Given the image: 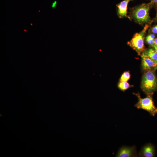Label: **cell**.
Returning <instances> with one entry per match:
<instances>
[{"label":"cell","instance_id":"6da1fadb","mask_svg":"<svg viewBox=\"0 0 157 157\" xmlns=\"http://www.w3.org/2000/svg\"><path fill=\"white\" fill-rule=\"evenodd\" d=\"M153 5L150 2L144 3L132 8V15L135 21L140 24L147 23L150 21L149 12Z\"/></svg>","mask_w":157,"mask_h":157},{"label":"cell","instance_id":"7a4b0ae2","mask_svg":"<svg viewBox=\"0 0 157 157\" xmlns=\"http://www.w3.org/2000/svg\"><path fill=\"white\" fill-rule=\"evenodd\" d=\"M141 88L147 94H152L157 88V79L154 73L148 70L144 74L141 81Z\"/></svg>","mask_w":157,"mask_h":157},{"label":"cell","instance_id":"3957f363","mask_svg":"<svg viewBox=\"0 0 157 157\" xmlns=\"http://www.w3.org/2000/svg\"><path fill=\"white\" fill-rule=\"evenodd\" d=\"M138 98V101L135 105V106L138 109H142L146 110L153 116L157 113V108L154 104L151 94H147V97L142 98L140 96V93H135Z\"/></svg>","mask_w":157,"mask_h":157},{"label":"cell","instance_id":"277c9868","mask_svg":"<svg viewBox=\"0 0 157 157\" xmlns=\"http://www.w3.org/2000/svg\"><path fill=\"white\" fill-rule=\"evenodd\" d=\"M149 26L146 25L140 32L136 33L128 44L140 55L144 50V39L146 32Z\"/></svg>","mask_w":157,"mask_h":157},{"label":"cell","instance_id":"5b68a950","mask_svg":"<svg viewBox=\"0 0 157 157\" xmlns=\"http://www.w3.org/2000/svg\"><path fill=\"white\" fill-rule=\"evenodd\" d=\"M116 156L117 157H138L136 147L134 146L131 147L123 146L118 150Z\"/></svg>","mask_w":157,"mask_h":157},{"label":"cell","instance_id":"8992f818","mask_svg":"<svg viewBox=\"0 0 157 157\" xmlns=\"http://www.w3.org/2000/svg\"><path fill=\"white\" fill-rule=\"evenodd\" d=\"M141 157H154L155 155V148L151 143L147 144L143 146L138 154Z\"/></svg>","mask_w":157,"mask_h":157},{"label":"cell","instance_id":"52a82bcc","mask_svg":"<svg viewBox=\"0 0 157 157\" xmlns=\"http://www.w3.org/2000/svg\"><path fill=\"white\" fill-rule=\"evenodd\" d=\"M133 0H124L117 5V13L119 17L127 16L128 5L130 1Z\"/></svg>","mask_w":157,"mask_h":157},{"label":"cell","instance_id":"ba28073f","mask_svg":"<svg viewBox=\"0 0 157 157\" xmlns=\"http://www.w3.org/2000/svg\"><path fill=\"white\" fill-rule=\"evenodd\" d=\"M141 55L142 65L144 70H149L156 65V63L155 61L147 56L143 53Z\"/></svg>","mask_w":157,"mask_h":157},{"label":"cell","instance_id":"9c48e42d","mask_svg":"<svg viewBox=\"0 0 157 157\" xmlns=\"http://www.w3.org/2000/svg\"><path fill=\"white\" fill-rule=\"evenodd\" d=\"M147 56L154 61L157 60V53L152 49H149L143 53Z\"/></svg>","mask_w":157,"mask_h":157},{"label":"cell","instance_id":"30bf717a","mask_svg":"<svg viewBox=\"0 0 157 157\" xmlns=\"http://www.w3.org/2000/svg\"><path fill=\"white\" fill-rule=\"evenodd\" d=\"M131 85L127 82H121L118 83V88L122 91H124L128 89Z\"/></svg>","mask_w":157,"mask_h":157},{"label":"cell","instance_id":"8fae6325","mask_svg":"<svg viewBox=\"0 0 157 157\" xmlns=\"http://www.w3.org/2000/svg\"><path fill=\"white\" fill-rule=\"evenodd\" d=\"M130 78V74L129 71L124 72L122 75L120 79L121 82H127Z\"/></svg>","mask_w":157,"mask_h":157},{"label":"cell","instance_id":"7c38bea8","mask_svg":"<svg viewBox=\"0 0 157 157\" xmlns=\"http://www.w3.org/2000/svg\"><path fill=\"white\" fill-rule=\"evenodd\" d=\"M147 42L149 44L153 45L154 44V40L152 39H146Z\"/></svg>","mask_w":157,"mask_h":157},{"label":"cell","instance_id":"4fadbf2b","mask_svg":"<svg viewBox=\"0 0 157 157\" xmlns=\"http://www.w3.org/2000/svg\"><path fill=\"white\" fill-rule=\"evenodd\" d=\"M155 38V35L154 34H151L148 35L146 37V39H154Z\"/></svg>","mask_w":157,"mask_h":157},{"label":"cell","instance_id":"5bb4252c","mask_svg":"<svg viewBox=\"0 0 157 157\" xmlns=\"http://www.w3.org/2000/svg\"><path fill=\"white\" fill-rule=\"evenodd\" d=\"M151 32L157 34V25L152 28Z\"/></svg>","mask_w":157,"mask_h":157},{"label":"cell","instance_id":"9a60e30c","mask_svg":"<svg viewBox=\"0 0 157 157\" xmlns=\"http://www.w3.org/2000/svg\"><path fill=\"white\" fill-rule=\"evenodd\" d=\"M57 4V1H54L52 3L51 7L53 8H55L56 7Z\"/></svg>","mask_w":157,"mask_h":157},{"label":"cell","instance_id":"2e32d148","mask_svg":"<svg viewBox=\"0 0 157 157\" xmlns=\"http://www.w3.org/2000/svg\"><path fill=\"white\" fill-rule=\"evenodd\" d=\"M151 2L152 3L153 5H155L157 7V0H151Z\"/></svg>","mask_w":157,"mask_h":157},{"label":"cell","instance_id":"e0dca14e","mask_svg":"<svg viewBox=\"0 0 157 157\" xmlns=\"http://www.w3.org/2000/svg\"><path fill=\"white\" fill-rule=\"evenodd\" d=\"M153 46L155 50L157 53V45H155V44H153Z\"/></svg>","mask_w":157,"mask_h":157},{"label":"cell","instance_id":"ac0fdd59","mask_svg":"<svg viewBox=\"0 0 157 157\" xmlns=\"http://www.w3.org/2000/svg\"><path fill=\"white\" fill-rule=\"evenodd\" d=\"M156 65L154 67V69L156 70L157 69V60L156 61Z\"/></svg>","mask_w":157,"mask_h":157},{"label":"cell","instance_id":"d6986e66","mask_svg":"<svg viewBox=\"0 0 157 157\" xmlns=\"http://www.w3.org/2000/svg\"><path fill=\"white\" fill-rule=\"evenodd\" d=\"M154 44H155L157 45V38L154 39Z\"/></svg>","mask_w":157,"mask_h":157},{"label":"cell","instance_id":"ffe728a7","mask_svg":"<svg viewBox=\"0 0 157 157\" xmlns=\"http://www.w3.org/2000/svg\"></svg>","mask_w":157,"mask_h":157}]
</instances>
